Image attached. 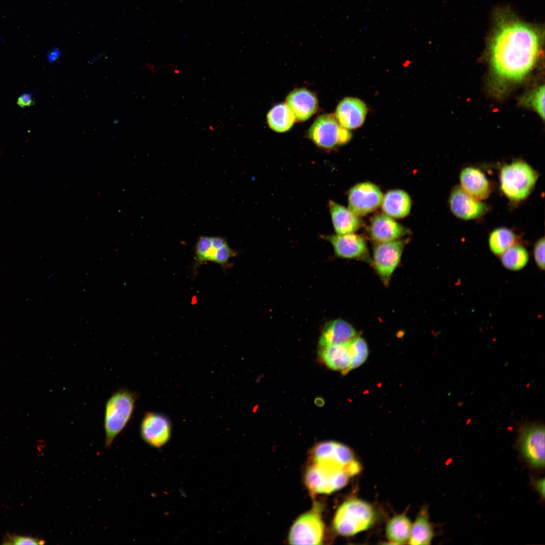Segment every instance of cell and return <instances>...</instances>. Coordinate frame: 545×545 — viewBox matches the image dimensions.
<instances>
[{
    "mask_svg": "<svg viewBox=\"0 0 545 545\" xmlns=\"http://www.w3.org/2000/svg\"><path fill=\"white\" fill-rule=\"evenodd\" d=\"M494 24L489 42L493 70L501 78L520 81L537 61L541 43L540 32L509 12L497 14Z\"/></svg>",
    "mask_w": 545,
    "mask_h": 545,
    "instance_id": "6da1fadb",
    "label": "cell"
},
{
    "mask_svg": "<svg viewBox=\"0 0 545 545\" xmlns=\"http://www.w3.org/2000/svg\"><path fill=\"white\" fill-rule=\"evenodd\" d=\"M312 452V462L305 480L312 493L328 494L337 491L361 470L351 450L338 442H322Z\"/></svg>",
    "mask_w": 545,
    "mask_h": 545,
    "instance_id": "7a4b0ae2",
    "label": "cell"
},
{
    "mask_svg": "<svg viewBox=\"0 0 545 545\" xmlns=\"http://www.w3.org/2000/svg\"><path fill=\"white\" fill-rule=\"evenodd\" d=\"M137 399L136 394L122 388L113 393L106 402L104 428L105 444L109 447L130 421Z\"/></svg>",
    "mask_w": 545,
    "mask_h": 545,
    "instance_id": "3957f363",
    "label": "cell"
},
{
    "mask_svg": "<svg viewBox=\"0 0 545 545\" xmlns=\"http://www.w3.org/2000/svg\"><path fill=\"white\" fill-rule=\"evenodd\" d=\"M319 355L329 368L346 374L365 361L368 348L365 340L357 336L345 343L319 348Z\"/></svg>",
    "mask_w": 545,
    "mask_h": 545,
    "instance_id": "277c9868",
    "label": "cell"
},
{
    "mask_svg": "<svg viewBox=\"0 0 545 545\" xmlns=\"http://www.w3.org/2000/svg\"><path fill=\"white\" fill-rule=\"evenodd\" d=\"M538 177L528 163L517 160L503 166L500 173V189L510 200L520 202L530 195Z\"/></svg>",
    "mask_w": 545,
    "mask_h": 545,
    "instance_id": "5b68a950",
    "label": "cell"
},
{
    "mask_svg": "<svg viewBox=\"0 0 545 545\" xmlns=\"http://www.w3.org/2000/svg\"><path fill=\"white\" fill-rule=\"evenodd\" d=\"M375 519V512L370 505L352 499L342 504L336 511L333 527L339 534L351 536L369 528Z\"/></svg>",
    "mask_w": 545,
    "mask_h": 545,
    "instance_id": "8992f818",
    "label": "cell"
},
{
    "mask_svg": "<svg viewBox=\"0 0 545 545\" xmlns=\"http://www.w3.org/2000/svg\"><path fill=\"white\" fill-rule=\"evenodd\" d=\"M322 511V504L315 502L309 511L300 516L291 527L288 535L289 543L322 544L324 530Z\"/></svg>",
    "mask_w": 545,
    "mask_h": 545,
    "instance_id": "52a82bcc",
    "label": "cell"
},
{
    "mask_svg": "<svg viewBox=\"0 0 545 545\" xmlns=\"http://www.w3.org/2000/svg\"><path fill=\"white\" fill-rule=\"evenodd\" d=\"M308 137L317 146L329 149L347 143L351 134L341 126L335 115L328 114L315 120L308 130Z\"/></svg>",
    "mask_w": 545,
    "mask_h": 545,
    "instance_id": "ba28073f",
    "label": "cell"
},
{
    "mask_svg": "<svg viewBox=\"0 0 545 545\" xmlns=\"http://www.w3.org/2000/svg\"><path fill=\"white\" fill-rule=\"evenodd\" d=\"M520 450L529 463L535 468L544 466V427L538 423L527 424L520 428Z\"/></svg>",
    "mask_w": 545,
    "mask_h": 545,
    "instance_id": "9c48e42d",
    "label": "cell"
},
{
    "mask_svg": "<svg viewBox=\"0 0 545 545\" xmlns=\"http://www.w3.org/2000/svg\"><path fill=\"white\" fill-rule=\"evenodd\" d=\"M405 245V241L396 240L378 243L374 247L372 263L385 285H387L398 265Z\"/></svg>",
    "mask_w": 545,
    "mask_h": 545,
    "instance_id": "30bf717a",
    "label": "cell"
},
{
    "mask_svg": "<svg viewBox=\"0 0 545 545\" xmlns=\"http://www.w3.org/2000/svg\"><path fill=\"white\" fill-rule=\"evenodd\" d=\"M383 198L380 189L370 182L358 183L348 193V208L357 216H362L376 210Z\"/></svg>",
    "mask_w": 545,
    "mask_h": 545,
    "instance_id": "8fae6325",
    "label": "cell"
},
{
    "mask_svg": "<svg viewBox=\"0 0 545 545\" xmlns=\"http://www.w3.org/2000/svg\"><path fill=\"white\" fill-rule=\"evenodd\" d=\"M449 203L453 214L464 220L479 218L488 209L485 203L470 195L460 186L452 189Z\"/></svg>",
    "mask_w": 545,
    "mask_h": 545,
    "instance_id": "7c38bea8",
    "label": "cell"
},
{
    "mask_svg": "<svg viewBox=\"0 0 545 545\" xmlns=\"http://www.w3.org/2000/svg\"><path fill=\"white\" fill-rule=\"evenodd\" d=\"M321 237L331 243L338 257L370 261L366 242L360 236L351 233L322 235Z\"/></svg>",
    "mask_w": 545,
    "mask_h": 545,
    "instance_id": "4fadbf2b",
    "label": "cell"
},
{
    "mask_svg": "<svg viewBox=\"0 0 545 545\" xmlns=\"http://www.w3.org/2000/svg\"><path fill=\"white\" fill-rule=\"evenodd\" d=\"M140 433L143 440L154 447H160L169 440L171 427L169 419L165 416L154 412H146L140 424Z\"/></svg>",
    "mask_w": 545,
    "mask_h": 545,
    "instance_id": "5bb4252c",
    "label": "cell"
},
{
    "mask_svg": "<svg viewBox=\"0 0 545 545\" xmlns=\"http://www.w3.org/2000/svg\"><path fill=\"white\" fill-rule=\"evenodd\" d=\"M366 114L367 107L362 100L346 97L339 102L335 115L341 126L349 130L360 127L364 122Z\"/></svg>",
    "mask_w": 545,
    "mask_h": 545,
    "instance_id": "9a60e30c",
    "label": "cell"
},
{
    "mask_svg": "<svg viewBox=\"0 0 545 545\" xmlns=\"http://www.w3.org/2000/svg\"><path fill=\"white\" fill-rule=\"evenodd\" d=\"M369 233L374 241L383 243L398 240L407 233V230L392 217L379 213L372 218Z\"/></svg>",
    "mask_w": 545,
    "mask_h": 545,
    "instance_id": "2e32d148",
    "label": "cell"
},
{
    "mask_svg": "<svg viewBox=\"0 0 545 545\" xmlns=\"http://www.w3.org/2000/svg\"><path fill=\"white\" fill-rule=\"evenodd\" d=\"M460 186L466 192L479 200L487 199L491 193L490 183L479 169L467 167L460 174Z\"/></svg>",
    "mask_w": 545,
    "mask_h": 545,
    "instance_id": "e0dca14e",
    "label": "cell"
},
{
    "mask_svg": "<svg viewBox=\"0 0 545 545\" xmlns=\"http://www.w3.org/2000/svg\"><path fill=\"white\" fill-rule=\"evenodd\" d=\"M286 104L300 121L308 120L316 112L318 101L315 95L305 88L291 91L286 98Z\"/></svg>",
    "mask_w": 545,
    "mask_h": 545,
    "instance_id": "ac0fdd59",
    "label": "cell"
},
{
    "mask_svg": "<svg viewBox=\"0 0 545 545\" xmlns=\"http://www.w3.org/2000/svg\"><path fill=\"white\" fill-rule=\"evenodd\" d=\"M354 328L347 321L337 319L328 322L319 339V348L346 343L357 336Z\"/></svg>",
    "mask_w": 545,
    "mask_h": 545,
    "instance_id": "d6986e66",
    "label": "cell"
},
{
    "mask_svg": "<svg viewBox=\"0 0 545 545\" xmlns=\"http://www.w3.org/2000/svg\"><path fill=\"white\" fill-rule=\"evenodd\" d=\"M329 208L337 234L353 233L361 226V221L358 216L349 208L332 200L329 202Z\"/></svg>",
    "mask_w": 545,
    "mask_h": 545,
    "instance_id": "ffe728a7",
    "label": "cell"
},
{
    "mask_svg": "<svg viewBox=\"0 0 545 545\" xmlns=\"http://www.w3.org/2000/svg\"><path fill=\"white\" fill-rule=\"evenodd\" d=\"M383 212L387 215L396 219L406 216L411 208V200L404 191L394 189L387 192L382 201Z\"/></svg>",
    "mask_w": 545,
    "mask_h": 545,
    "instance_id": "44dd1931",
    "label": "cell"
},
{
    "mask_svg": "<svg viewBox=\"0 0 545 545\" xmlns=\"http://www.w3.org/2000/svg\"><path fill=\"white\" fill-rule=\"evenodd\" d=\"M296 118L286 103L274 106L268 113L267 121L269 127L278 133L288 131L293 125Z\"/></svg>",
    "mask_w": 545,
    "mask_h": 545,
    "instance_id": "7402d4cb",
    "label": "cell"
},
{
    "mask_svg": "<svg viewBox=\"0 0 545 545\" xmlns=\"http://www.w3.org/2000/svg\"><path fill=\"white\" fill-rule=\"evenodd\" d=\"M433 536V532L428 520L427 513L423 509L411 526L408 543L413 545L428 544Z\"/></svg>",
    "mask_w": 545,
    "mask_h": 545,
    "instance_id": "603a6c76",
    "label": "cell"
},
{
    "mask_svg": "<svg viewBox=\"0 0 545 545\" xmlns=\"http://www.w3.org/2000/svg\"><path fill=\"white\" fill-rule=\"evenodd\" d=\"M411 523L406 516L398 515L393 517L388 523L386 534L391 542L396 544H404L409 540Z\"/></svg>",
    "mask_w": 545,
    "mask_h": 545,
    "instance_id": "cb8c5ba5",
    "label": "cell"
},
{
    "mask_svg": "<svg viewBox=\"0 0 545 545\" xmlns=\"http://www.w3.org/2000/svg\"><path fill=\"white\" fill-rule=\"evenodd\" d=\"M517 237L510 229L499 227L494 229L488 237L489 247L496 255L500 256L506 250L516 243Z\"/></svg>",
    "mask_w": 545,
    "mask_h": 545,
    "instance_id": "d4e9b609",
    "label": "cell"
},
{
    "mask_svg": "<svg viewBox=\"0 0 545 545\" xmlns=\"http://www.w3.org/2000/svg\"><path fill=\"white\" fill-rule=\"evenodd\" d=\"M500 256L503 266L511 270L522 269L527 264L529 259L526 249L517 243L511 246Z\"/></svg>",
    "mask_w": 545,
    "mask_h": 545,
    "instance_id": "484cf974",
    "label": "cell"
},
{
    "mask_svg": "<svg viewBox=\"0 0 545 545\" xmlns=\"http://www.w3.org/2000/svg\"><path fill=\"white\" fill-rule=\"evenodd\" d=\"M543 119L544 118V87L541 86L535 89L525 100Z\"/></svg>",
    "mask_w": 545,
    "mask_h": 545,
    "instance_id": "4316f807",
    "label": "cell"
},
{
    "mask_svg": "<svg viewBox=\"0 0 545 545\" xmlns=\"http://www.w3.org/2000/svg\"><path fill=\"white\" fill-rule=\"evenodd\" d=\"M42 540L30 536L8 534L5 536L3 544H42Z\"/></svg>",
    "mask_w": 545,
    "mask_h": 545,
    "instance_id": "83f0119b",
    "label": "cell"
},
{
    "mask_svg": "<svg viewBox=\"0 0 545 545\" xmlns=\"http://www.w3.org/2000/svg\"><path fill=\"white\" fill-rule=\"evenodd\" d=\"M236 255L235 251L228 244L218 249L214 262L225 267L230 258Z\"/></svg>",
    "mask_w": 545,
    "mask_h": 545,
    "instance_id": "f1b7e54d",
    "label": "cell"
},
{
    "mask_svg": "<svg viewBox=\"0 0 545 545\" xmlns=\"http://www.w3.org/2000/svg\"><path fill=\"white\" fill-rule=\"evenodd\" d=\"M533 254L537 266L542 270L544 269V238H540L535 243Z\"/></svg>",
    "mask_w": 545,
    "mask_h": 545,
    "instance_id": "f546056e",
    "label": "cell"
},
{
    "mask_svg": "<svg viewBox=\"0 0 545 545\" xmlns=\"http://www.w3.org/2000/svg\"><path fill=\"white\" fill-rule=\"evenodd\" d=\"M17 103L21 107L32 105L34 103L33 97L31 94L24 93L18 98Z\"/></svg>",
    "mask_w": 545,
    "mask_h": 545,
    "instance_id": "4dcf8cb0",
    "label": "cell"
},
{
    "mask_svg": "<svg viewBox=\"0 0 545 545\" xmlns=\"http://www.w3.org/2000/svg\"><path fill=\"white\" fill-rule=\"evenodd\" d=\"M61 53L62 52L60 49L57 47H53L49 51L47 54V60L49 62H53L59 58Z\"/></svg>",
    "mask_w": 545,
    "mask_h": 545,
    "instance_id": "1f68e13d",
    "label": "cell"
},
{
    "mask_svg": "<svg viewBox=\"0 0 545 545\" xmlns=\"http://www.w3.org/2000/svg\"><path fill=\"white\" fill-rule=\"evenodd\" d=\"M534 486L540 496L544 498V480L540 479L536 480L534 482Z\"/></svg>",
    "mask_w": 545,
    "mask_h": 545,
    "instance_id": "d6a6232c",
    "label": "cell"
}]
</instances>
